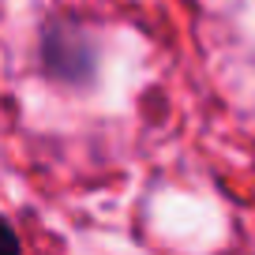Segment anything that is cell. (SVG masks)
Returning a JSON list of instances; mask_svg holds the SVG:
<instances>
[{"instance_id": "7a4b0ae2", "label": "cell", "mask_w": 255, "mask_h": 255, "mask_svg": "<svg viewBox=\"0 0 255 255\" xmlns=\"http://www.w3.org/2000/svg\"><path fill=\"white\" fill-rule=\"evenodd\" d=\"M4 244H8V255H19V237H15V229H11L8 222H4Z\"/></svg>"}, {"instance_id": "6da1fadb", "label": "cell", "mask_w": 255, "mask_h": 255, "mask_svg": "<svg viewBox=\"0 0 255 255\" xmlns=\"http://www.w3.org/2000/svg\"><path fill=\"white\" fill-rule=\"evenodd\" d=\"M41 60H45L49 75L64 83H87L94 72V49L83 26L68 23V19H56L45 26L41 34Z\"/></svg>"}]
</instances>
